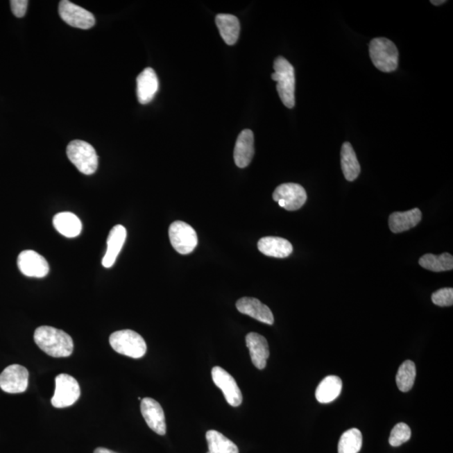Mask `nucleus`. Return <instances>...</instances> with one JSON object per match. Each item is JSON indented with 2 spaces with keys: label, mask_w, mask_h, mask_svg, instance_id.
<instances>
[{
  "label": "nucleus",
  "mask_w": 453,
  "mask_h": 453,
  "mask_svg": "<svg viewBox=\"0 0 453 453\" xmlns=\"http://www.w3.org/2000/svg\"><path fill=\"white\" fill-rule=\"evenodd\" d=\"M34 340L36 345L54 358H65L74 352V341L71 336L58 328L39 327L35 331Z\"/></svg>",
  "instance_id": "1"
},
{
  "label": "nucleus",
  "mask_w": 453,
  "mask_h": 453,
  "mask_svg": "<svg viewBox=\"0 0 453 453\" xmlns=\"http://www.w3.org/2000/svg\"><path fill=\"white\" fill-rule=\"evenodd\" d=\"M275 72L272 79L277 83V92L284 105L288 108L295 106L296 78L293 66L283 57H278L274 62Z\"/></svg>",
  "instance_id": "2"
},
{
  "label": "nucleus",
  "mask_w": 453,
  "mask_h": 453,
  "mask_svg": "<svg viewBox=\"0 0 453 453\" xmlns=\"http://www.w3.org/2000/svg\"><path fill=\"white\" fill-rule=\"evenodd\" d=\"M370 55L375 67L379 71L391 72L398 67L399 51L391 40L373 39L370 44Z\"/></svg>",
  "instance_id": "3"
},
{
  "label": "nucleus",
  "mask_w": 453,
  "mask_h": 453,
  "mask_svg": "<svg viewBox=\"0 0 453 453\" xmlns=\"http://www.w3.org/2000/svg\"><path fill=\"white\" fill-rule=\"evenodd\" d=\"M67 155L70 162L84 175L94 174L98 169V155L94 148L83 140H74L69 143Z\"/></svg>",
  "instance_id": "4"
},
{
  "label": "nucleus",
  "mask_w": 453,
  "mask_h": 453,
  "mask_svg": "<svg viewBox=\"0 0 453 453\" xmlns=\"http://www.w3.org/2000/svg\"><path fill=\"white\" fill-rule=\"evenodd\" d=\"M110 343L119 354L140 359L146 354V341L137 332L129 330L114 332L110 335Z\"/></svg>",
  "instance_id": "5"
},
{
  "label": "nucleus",
  "mask_w": 453,
  "mask_h": 453,
  "mask_svg": "<svg viewBox=\"0 0 453 453\" xmlns=\"http://www.w3.org/2000/svg\"><path fill=\"white\" fill-rule=\"evenodd\" d=\"M81 391L79 384L74 377L61 374L55 377V394L51 404L55 408H66L78 402Z\"/></svg>",
  "instance_id": "6"
},
{
  "label": "nucleus",
  "mask_w": 453,
  "mask_h": 453,
  "mask_svg": "<svg viewBox=\"0 0 453 453\" xmlns=\"http://www.w3.org/2000/svg\"><path fill=\"white\" fill-rule=\"evenodd\" d=\"M171 246L180 255L191 254L198 246V235L194 228L182 221H176L169 228Z\"/></svg>",
  "instance_id": "7"
},
{
  "label": "nucleus",
  "mask_w": 453,
  "mask_h": 453,
  "mask_svg": "<svg viewBox=\"0 0 453 453\" xmlns=\"http://www.w3.org/2000/svg\"><path fill=\"white\" fill-rule=\"evenodd\" d=\"M273 199L287 211L300 210L307 202V195L304 187L296 183H284L276 187Z\"/></svg>",
  "instance_id": "8"
},
{
  "label": "nucleus",
  "mask_w": 453,
  "mask_h": 453,
  "mask_svg": "<svg viewBox=\"0 0 453 453\" xmlns=\"http://www.w3.org/2000/svg\"><path fill=\"white\" fill-rule=\"evenodd\" d=\"M59 15L67 25L87 30L95 25L94 15L91 12L67 0L59 3Z\"/></svg>",
  "instance_id": "9"
},
{
  "label": "nucleus",
  "mask_w": 453,
  "mask_h": 453,
  "mask_svg": "<svg viewBox=\"0 0 453 453\" xmlns=\"http://www.w3.org/2000/svg\"><path fill=\"white\" fill-rule=\"evenodd\" d=\"M29 372L19 364H12L0 375V388L9 394H19L27 390Z\"/></svg>",
  "instance_id": "10"
},
{
  "label": "nucleus",
  "mask_w": 453,
  "mask_h": 453,
  "mask_svg": "<svg viewBox=\"0 0 453 453\" xmlns=\"http://www.w3.org/2000/svg\"><path fill=\"white\" fill-rule=\"evenodd\" d=\"M212 378L216 386L223 391L227 402L230 406L238 407L242 404V393L234 377L223 368L216 366L212 370Z\"/></svg>",
  "instance_id": "11"
},
{
  "label": "nucleus",
  "mask_w": 453,
  "mask_h": 453,
  "mask_svg": "<svg viewBox=\"0 0 453 453\" xmlns=\"http://www.w3.org/2000/svg\"><path fill=\"white\" fill-rule=\"evenodd\" d=\"M19 270L28 277L43 278L49 273L46 259L34 250L22 251L18 256Z\"/></svg>",
  "instance_id": "12"
},
{
  "label": "nucleus",
  "mask_w": 453,
  "mask_h": 453,
  "mask_svg": "<svg viewBox=\"0 0 453 453\" xmlns=\"http://www.w3.org/2000/svg\"><path fill=\"white\" fill-rule=\"evenodd\" d=\"M140 411L148 427L158 435L166 433L165 413L160 404L152 398H144L140 404Z\"/></svg>",
  "instance_id": "13"
},
{
  "label": "nucleus",
  "mask_w": 453,
  "mask_h": 453,
  "mask_svg": "<svg viewBox=\"0 0 453 453\" xmlns=\"http://www.w3.org/2000/svg\"><path fill=\"white\" fill-rule=\"evenodd\" d=\"M236 307L240 314L250 316L259 322L268 325L274 324L275 319L271 310L258 299L243 298L236 303Z\"/></svg>",
  "instance_id": "14"
},
{
  "label": "nucleus",
  "mask_w": 453,
  "mask_h": 453,
  "mask_svg": "<svg viewBox=\"0 0 453 453\" xmlns=\"http://www.w3.org/2000/svg\"><path fill=\"white\" fill-rule=\"evenodd\" d=\"M246 346L250 350L253 364L258 370H264L270 357V350L266 338L256 332H250L246 336Z\"/></svg>",
  "instance_id": "15"
},
{
  "label": "nucleus",
  "mask_w": 453,
  "mask_h": 453,
  "mask_svg": "<svg viewBox=\"0 0 453 453\" xmlns=\"http://www.w3.org/2000/svg\"><path fill=\"white\" fill-rule=\"evenodd\" d=\"M127 237L126 228L122 225H116L112 228L107 239L106 254L103 259V266L111 268L121 251Z\"/></svg>",
  "instance_id": "16"
},
{
  "label": "nucleus",
  "mask_w": 453,
  "mask_h": 453,
  "mask_svg": "<svg viewBox=\"0 0 453 453\" xmlns=\"http://www.w3.org/2000/svg\"><path fill=\"white\" fill-rule=\"evenodd\" d=\"M254 134L250 130H244L239 134L236 142L234 158L236 165L246 168L250 165L255 155Z\"/></svg>",
  "instance_id": "17"
},
{
  "label": "nucleus",
  "mask_w": 453,
  "mask_h": 453,
  "mask_svg": "<svg viewBox=\"0 0 453 453\" xmlns=\"http://www.w3.org/2000/svg\"><path fill=\"white\" fill-rule=\"evenodd\" d=\"M159 89V81L155 71L146 68L137 78V97L142 104L149 103Z\"/></svg>",
  "instance_id": "18"
},
{
  "label": "nucleus",
  "mask_w": 453,
  "mask_h": 453,
  "mask_svg": "<svg viewBox=\"0 0 453 453\" xmlns=\"http://www.w3.org/2000/svg\"><path fill=\"white\" fill-rule=\"evenodd\" d=\"M422 219V212L419 208H414L407 212H395L388 218V226L395 234H400L415 228Z\"/></svg>",
  "instance_id": "19"
},
{
  "label": "nucleus",
  "mask_w": 453,
  "mask_h": 453,
  "mask_svg": "<svg viewBox=\"0 0 453 453\" xmlns=\"http://www.w3.org/2000/svg\"><path fill=\"white\" fill-rule=\"evenodd\" d=\"M258 248L263 255L274 258H287L293 252L292 244L279 237H264L258 242Z\"/></svg>",
  "instance_id": "20"
},
{
  "label": "nucleus",
  "mask_w": 453,
  "mask_h": 453,
  "mask_svg": "<svg viewBox=\"0 0 453 453\" xmlns=\"http://www.w3.org/2000/svg\"><path fill=\"white\" fill-rule=\"evenodd\" d=\"M53 225L60 234L67 238H76L81 234L82 222L69 212H60L53 218Z\"/></svg>",
  "instance_id": "21"
},
{
  "label": "nucleus",
  "mask_w": 453,
  "mask_h": 453,
  "mask_svg": "<svg viewBox=\"0 0 453 453\" xmlns=\"http://www.w3.org/2000/svg\"><path fill=\"white\" fill-rule=\"evenodd\" d=\"M216 25L223 41L232 46L237 42L240 32V24L236 16L219 14L216 16Z\"/></svg>",
  "instance_id": "22"
},
{
  "label": "nucleus",
  "mask_w": 453,
  "mask_h": 453,
  "mask_svg": "<svg viewBox=\"0 0 453 453\" xmlns=\"http://www.w3.org/2000/svg\"><path fill=\"white\" fill-rule=\"evenodd\" d=\"M343 382L339 377L330 375L323 379L319 384L315 393L318 402L327 404L334 402L341 394Z\"/></svg>",
  "instance_id": "23"
},
{
  "label": "nucleus",
  "mask_w": 453,
  "mask_h": 453,
  "mask_svg": "<svg viewBox=\"0 0 453 453\" xmlns=\"http://www.w3.org/2000/svg\"><path fill=\"white\" fill-rule=\"evenodd\" d=\"M341 166L344 176L348 182H354L358 178L360 174V164L354 148L350 142H345L343 144L342 151H341Z\"/></svg>",
  "instance_id": "24"
},
{
  "label": "nucleus",
  "mask_w": 453,
  "mask_h": 453,
  "mask_svg": "<svg viewBox=\"0 0 453 453\" xmlns=\"http://www.w3.org/2000/svg\"><path fill=\"white\" fill-rule=\"evenodd\" d=\"M206 439L208 452L210 453H239L237 445L219 431H208L206 433Z\"/></svg>",
  "instance_id": "25"
},
{
  "label": "nucleus",
  "mask_w": 453,
  "mask_h": 453,
  "mask_svg": "<svg viewBox=\"0 0 453 453\" xmlns=\"http://www.w3.org/2000/svg\"><path fill=\"white\" fill-rule=\"evenodd\" d=\"M420 266L433 272L452 271L453 268V257L448 253L441 255L427 254L419 260Z\"/></svg>",
  "instance_id": "26"
},
{
  "label": "nucleus",
  "mask_w": 453,
  "mask_h": 453,
  "mask_svg": "<svg viewBox=\"0 0 453 453\" xmlns=\"http://www.w3.org/2000/svg\"><path fill=\"white\" fill-rule=\"evenodd\" d=\"M363 445L362 433L357 428H352L341 436L339 453H358Z\"/></svg>",
  "instance_id": "27"
},
{
  "label": "nucleus",
  "mask_w": 453,
  "mask_h": 453,
  "mask_svg": "<svg viewBox=\"0 0 453 453\" xmlns=\"http://www.w3.org/2000/svg\"><path fill=\"white\" fill-rule=\"evenodd\" d=\"M416 376V368L414 362L411 360L404 361L396 375V384L399 390L402 392L410 391L414 386Z\"/></svg>",
  "instance_id": "28"
},
{
  "label": "nucleus",
  "mask_w": 453,
  "mask_h": 453,
  "mask_svg": "<svg viewBox=\"0 0 453 453\" xmlns=\"http://www.w3.org/2000/svg\"><path fill=\"white\" fill-rule=\"evenodd\" d=\"M411 438V430L406 423H398L391 431L388 443L392 447H400Z\"/></svg>",
  "instance_id": "29"
},
{
  "label": "nucleus",
  "mask_w": 453,
  "mask_h": 453,
  "mask_svg": "<svg viewBox=\"0 0 453 453\" xmlns=\"http://www.w3.org/2000/svg\"><path fill=\"white\" fill-rule=\"evenodd\" d=\"M432 302L439 307H450L453 304V289L443 288L431 296Z\"/></svg>",
  "instance_id": "30"
},
{
  "label": "nucleus",
  "mask_w": 453,
  "mask_h": 453,
  "mask_svg": "<svg viewBox=\"0 0 453 453\" xmlns=\"http://www.w3.org/2000/svg\"><path fill=\"white\" fill-rule=\"evenodd\" d=\"M28 3L27 0H11V10L16 17L22 18L26 15Z\"/></svg>",
  "instance_id": "31"
},
{
  "label": "nucleus",
  "mask_w": 453,
  "mask_h": 453,
  "mask_svg": "<svg viewBox=\"0 0 453 453\" xmlns=\"http://www.w3.org/2000/svg\"><path fill=\"white\" fill-rule=\"evenodd\" d=\"M94 453H117L111 450H108L107 448L99 447L96 449Z\"/></svg>",
  "instance_id": "32"
},
{
  "label": "nucleus",
  "mask_w": 453,
  "mask_h": 453,
  "mask_svg": "<svg viewBox=\"0 0 453 453\" xmlns=\"http://www.w3.org/2000/svg\"><path fill=\"white\" fill-rule=\"evenodd\" d=\"M446 2L447 1H445V0H431V3H432L433 6H439L443 5V3Z\"/></svg>",
  "instance_id": "33"
},
{
  "label": "nucleus",
  "mask_w": 453,
  "mask_h": 453,
  "mask_svg": "<svg viewBox=\"0 0 453 453\" xmlns=\"http://www.w3.org/2000/svg\"><path fill=\"white\" fill-rule=\"evenodd\" d=\"M207 453H210V452H208Z\"/></svg>",
  "instance_id": "34"
}]
</instances>
